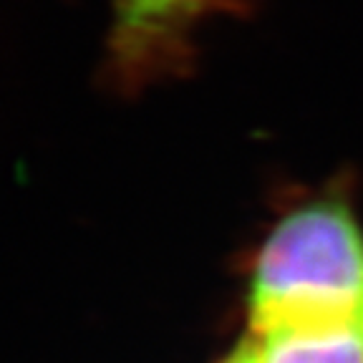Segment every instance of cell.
<instances>
[{
	"mask_svg": "<svg viewBox=\"0 0 363 363\" xmlns=\"http://www.w3.org/2000/svg\"><path fill=\"white\" fill-rule=\"evenodd\" d=\"M250 333L363 320V222L340 189L283 207L245 267Z\"/></svg>",
	"mask_w": 363,
	"mask_h": 363,
	"instance_id": "obj_1",
	"label": "cell"
},
{
	"mask_svg": "<svg viewBox=\"0 0 363 363\" xmlns=\"http://www.w3.org/2000/svg\"><path fill=\"white\" fill-rule=\"evenodd\" d=\"M233 0H111L108 68L121 86H144L189 61L192 28Z\"/></svg>",
	"mask_w": 363,
	"mask_h": 363,
	"instance_id": "obj_2",
	"label": "cell"
},
{
	"mask_svg": "<svg viewBox=\"0 0 363 363\" xmlns=\"http://www.w3.org/2000/svg\"><path fill=\"white\" fill-rule=\"evenodd\" d=\"M250 363H363V320L306 323L250 333Z\"/></svg>",
	"mask_w": 363,
	"mask_h": 363,
	"instance_id": "obj_3",
	"label": "cell"
},
{
	"mask_svg": "<svg viewBox=\"0 0 363 363\" xmlns=\"http://www.w3.org/2000/svg\"><path fill=\"white\" fill-rule=\"evenodd\" d=\"M220 363H250V361H247V356H245L242 348H238V351L230 353V356H227L225 361H220Z\"/></svg>",
	"mask_w": 363,
	"mask_h": 363,
	"instance_id": "obj_4",
	"label": "cell"
}]
</instances>
